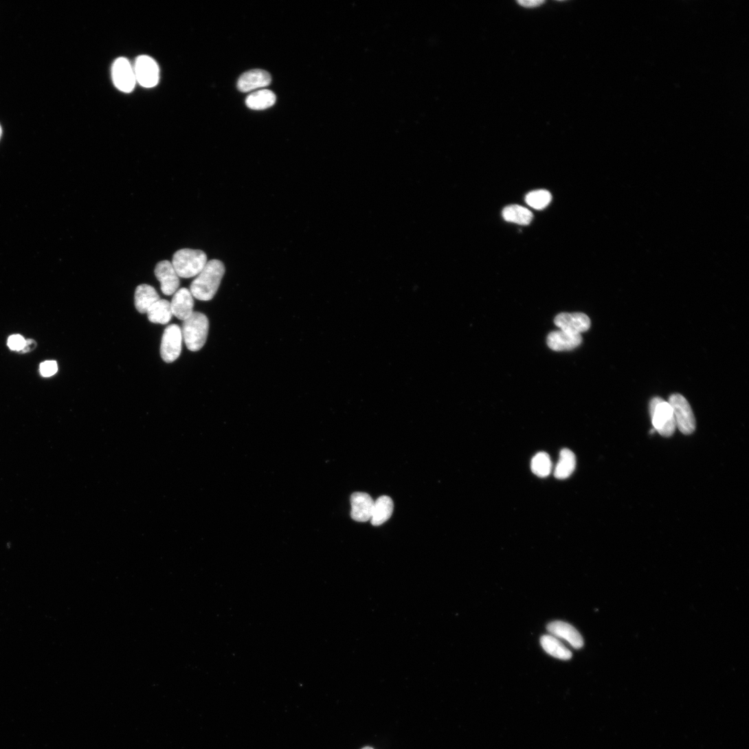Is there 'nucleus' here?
I'll list each match as a JSON object with an SVG mask.
<instances>
[{
  "label": "nucleus",
  "mask_w": 749,
  "mask_h": 749,
  "mask_svg": "<svg viewBox=\"0 0 749 749\" xmlns=\"http://www.w3.org/2000/svg\"><path fill=\"white\" fill-rule=\"evenodd\" d=\"M552 465L548 454L544 452L537 454L533 459L531 469L533 472L540 478L548 477L552 471Z\"/></svg>",
  "instance_id": "5701e85b"
},
{
  "label": "nucleus",
  "mask_w": 749,
  "mask_h": 749,
  "mask_svg": "<svg viewBox=\"0 0 749 749\" xmlns=\"http://www.w3.org/2000/svg\"><path fill=\"white\" fill-rule=\"evenodd\" d=\"M209 331L207 317L200 313H194L183 321L181 332L187 348L193 352L201 350L205 345Z\"/></svg>",
  "instance_id": "f03ea898"
},
{
  "label": "nucleus",
  "mask_w": 749,
  "mask_h": 749,
  "mask_svg": "<svg viewBox=\"0 0 749 749\" xmlns=\"http://www.w3.org/2000/svg\"><path fill=\"white\" fill-rule=\"evenodd\" d=\"M517 3L520 6H522L523 8H535L539 7L541 5L544 4L545 2L544 1H536V0H534V1H518Z\"/></svg>",
  "instance_id": "cd10ccee"
},
{
  "label": "nucleus",
  "mask_w": 749,
  "mask_h": 749,
  "mask_svg": "<svg viewBox=\"0 0 749 749\" xmlns=\"http://www.w3.org/2000/svg\"><path fill=\"white\" fill-rule=\"evenodd\" d=\"M394 511L392 499L387 495L380 497L374 501L370 522L373 526H380L392 516Z\"/></svg>",
  "instance_id": "f3484780"
},
{
  "label": "nucleus",
  "mask_w": 749,
  "mask_h": 749,
  "mask_svg": "<svg viewBox=\"0 0 749 749\" xmlns=\"http://www.w3.org/2000/svg\"><path fill=\"white\" fill-rule=\"evenodd\" d=\"M502 216L506 221L519 225H529L533 218V213L526 208L518 205L506 206L502 210Z\"/></svg>",
  "instance_id": "412c9836"
},
{
  "label": "nucleus",
  "mask_w": 749,
  "mask_h": 749,
  "mask_svg": "<svg viewBox=\"0 0 749 749\" xmlns=\"http://www.w3.org/2000/svg\"><path fill=\"white\" fill-rule=\"evenodd\" d=\"M552 201V195L550 192L545 190L533 191L528 193L526 197V203L535 210H544Z\"/></svg>",
  "instance_id": "b1692460"
},
{
  "label": "nucleus",
  "mask_w": 749,
  "mask_h": 749,
  "mask_svg": "<svg viewBox=\"0 0 749 749\" xmlns=\"http://www.w3.org/2000/svg\"><path fill=\"white\" fill-rule=\"evenodd\" d=\"M224 273L225 267L222 262L219 260L208 261L190 285L192 296L200 301H210L218 291Z\"/></svg>",
  "instance_id": "f257e3e1"
},
{
  "label": "nucleus",
  "mask_w": 749,
  "mask_h": 749,
  "mask_svg": "<svg viewBox=\"0 0 749 749\" xmlns=\"http://www.w3.org/2000/svg\"><path fill=\"white\" fill-rule=\"evenodd\" d=\"M155 275L161 282V287L165 295L175 294L179 288L180 280L172 264L168 260L159 262L155 268Z\"/></svg>",
  "instance_id": "9d476101"
},
{
  "label": "nucleus",
  "mask_w": 749,
  "mask_h": 749,
  "mask_svg": "<svg viewBox=\"0 0 749 749\" xmlns=\"http://www.w3.org/2000/svg\"><path fill=\"white\" fill-rule=\"evenodd\" d=\"M2 135H3V128H2L1 125H0V138H1Z\"/></svg>",
  "instance_id": "c85d7f7f"
},
{
  "label": "nucleus",
  "mask_w": 749,
  "mask_h": 749,
  "mask_svg": "<svg viewBox=\"0 0 749 749\" xmlns=\"http://www.w3.org/2000/svg\"><path fill=\"white\" fill-rule=\"evenodd\" d=\"M541 645L550 656L563 660H570L572 652L558 638L552 635H546L541 638Z\"/></svg>",
  "instance_id": "6ab92c4d"
},
{
  "label": "nucleus",
  "mask_w": 749,
  "mask_h": 749,
  "mask_svg": "<svg viewBox=\"0 0 749 749\" xmlns=\"http://www.w3.org/2000/svg\"><path fill=\"white\" fill-rule=\"evenodd\" d=\"M582 343L581 335L571 334L562 331L550 333L547 344L555 351L570 350L577 348Z\"/></svg>",
  "instance_id": "2eb2a0df"
},
{
  "label": "nucleus",
  "mask_w": 749,
  "mask_h": 749,
  "mask_svg": "<svg viewBox=\"0 0 749 749\" xmlns=\"http://www.w3.org/2000/svg\"><path fill=\"white\" fill-rule=\"evenodd\" d=\"M576 468V457L569 449H563L560 453L559 460L557 465L555 476L559 480L568 478L574 471Z\"/></svg>",
  "instance_id": "4be33fe9"
},
{
  "label": "nucleus",
  "mask_w": 749,
  "mask_h": 749,
  "mask_svg": "<svg viewBox=\"0 0 749 749\" xmlns=\"http://www.w3.org/2000/svg\"><path fill=\"white\" fill-rule=\"evenodd\" d=\"M160 299L158 292L151 285L142 284L137 287L135 289V306L136 310L141 314L146 313L148 310Z\"/></svg>",
  "instance_id": "dca6fc26"
},
{
  "label": "nucleus",
  "mask_w": 749,
  "mask_h": 749,
  "mask_svg": "<svg viewBox=\"0 0 749 749\" xmlns=\"http://www.w3.org/2000/svg\"><path fill=\"white\" fill-rule=\"evenodd\" d=\"M136 82L144 88L156 87L159 81V67L157 62L148 56H139L134 67Z\"/></svg>",
  "instance_id": "423d86ee"
},
{
  "label": "nucleus",
  "mask_w": 749,
  "mask_h": 749,
  "mask_svg": "<svg viewBox=\"0 0 749 749\" xmlns=\"http://www.w3.org/2000/svg\"><path fill=\"white\" fill-rule=\"evenodd\" d=\"M25 339L20 335L11 336L8 339V346L11 350L19 352L25 344Z\"/></svg>",
  "instance_id": "a878e982"
},
{
  "label": "nucleus",
  "mask_w": 749,
  "mask_h": 749,
  "mask_svg": "<svg viewBox=\"0 0 749 749\" xmlns=\"http://www.w3.org/2000/svg\"><path fill=\"white\" fill-rule=\"evenodd\" d=\"M649 411L653 429L663 437L671 436L677 426L669 403L659 397L653 398L650 403Z\"/></svg>",
  "instance_id": "20e7f679"
},
{
  "label": "nucleus",
  "mask_w": 749,
  "mask_h": 749,
  "mask_svg": "<svg viewBox=\"0 0 749 749\" xmlns=\"http://www.w3.org/2000/svg\"><path fill=\"white\" fill-rule=\"evenodd\" d=\"M170 304L173 315L180 320L185 321L194 313L193 296L187 288L178 289Z\"/></svg>",
  "instance_id": "f8f14e48"
},
{
  "label": "nucleus",
  "mask_w": 749,
  "mask_h": 749,
  "mask_svg": "<svg viewBox=\"0 0 749 749\" xmlns=\"http://www.w3.org/2000/svg\"><path fill=\"white\" fill-rule=\"evenodd\" d=\"M57 370V363L54 360L44 361L40 366V371L43 377H51L56 373Z\"/></svg>",
  "instance_id": "393cba45"
},
{
  "label": "nucleus",
  "mask_w": 749,
  "mask_h": 749,
  "mask_svg": "<svg viewBox=\"0 0 749 749\" xmlns=\"http://www.w3.org/2000/svg\"><path fill=\"white\" fill-rule=\"evenodd\" d=\"M555 325L561 331L571 334L581 335L590 327V320L583 313H561L555 320Z\"/></svg>",
  "instance_id": "1a4fd4ad"
},
{
  "label": "nucleus",
  "mask_w": 749,
  "mask_h": 749,
  "mask_svg": "<svg viewBox=\"0 0 749 749\" xmlns=\"http://www.w3.org/2000/svg\"><path fill=\"white\" fill-rule=\"evenodd\" d=\"M362 749H373V748H371V747L366 746V747L363 748Z\"/></svg>",
  "instance_id": "c756f323"
},
{
  "label": "nucleus",
  "mask_w": 749,
  "mask_h": 749,
  "mask_svg": "<svg viewBox=\"0 0 749 749\" xmlns=\"http://www.w3.org/2000/svg\"><path fill=\"white\" fill-rule=\"evenodd\" d=\"M668 403L672 408L677 427L684 434H693L696 429V420L686 398L680 394H674L669 397Z\"/></svg>",
  "instance_id": "39448f33"
},
{
  "label": "nucleus",
  "mask_w": 749,
  "mask_h": 749,
  "mask_svg": "<svg viewBox=\"0 0 749 749\" xmlns=\"http://www.w3.org/2000/svg\"><path fill=\"white\" fill-rule=\"evenodd\" d=\"M374 501L366 493L356 492L350 497L351 517L357 521L365 522L370 519Z\"/></svg>",
  "instance_id": "ddd939ff"
},
{
  "label": "nucleus",
  "mask_w": 749,
  "mask_h": 749,
  "mask_svg": "<svg viewBox=\"0 0 749 749\" xmlns=\"http://www.w3.org/2000/svg\"><path fill=\"white\" fill-rule=\"evenodd\" d=\"M112 77L116 88L124 93L132 92L137 82L134 69L129 61L122 57L113 63Z\"/></svg>",
  "instance_id": "6e6552de"
},
{
  "label": "nucleus",
  "mask_w": 749,
  "mask_h": 749,
  "mask_svg": "<svg viewBox=\"0 0 749 749\" xmlns=\"http://www.w3.org/2000/svg\"><path fill=\"white\" fill-rule=\"evenodd\" d=\"M271 83L269 72L262 69H253L244 73L238 82V89L243 93L265 88Z\"/></svg>",
  "instance_id": "9b49d317"
},
{
  "label": "nucleus",
  "mask_w": 749,
  "mask_h": 749,
  "mask_svg": "<svg viewBox=\"0 0 749 749\" xmlns=\"http://www.w3.org/2000/svg\"><path fill=\"white\" fill-rule=\"evenodd\" d=\"M276 101V95L272 91L263 89L249 95L246 99V104L252 110L263 111L273 107Z\"/></svg>",
  "instance_id": "aec40b11"
},
{
  "label": "nucleus",
  "mask_w": 749,
  "mask_h": 749,
  "mask_svg": "<svg viewBox=\"0 0 749 749\" xmlns=\"http://www.w3.org/2000/svg\"><path fill=\"white\" fill-rule=\"evenodd\" d=\"M550 635L567 641L573 648L581 649L583 640L579 631L572 625L562 621H555L548 625Z\"/></svg>",
  "instance_id": "4468645a"
},
{
  "label": "nucleus",
  "mask_w": 749,
  "mask_h": 749,
  "mask_svg": "<svg viewBox=\"0 0 749 749\" xmlns=\"http://www.w3.org/2000/svg\"><path fill=\"white\" fill-rule=\"evenodd\" d=\"M146 314L150 322L163 325L168 324L173 316L171 304L166 299H160L148 310Z\"/></svg>",
  "instance_id": "a211bd4d"
},
{
  "label": "nucleus",
  "mask_w": 749,
  "mask_h": 749,
  "mask_svg": "<svg viewBox=\"0 0 749 749\" xmlns=\"http://www.w3.org/2000/svg\"><path fill=\"white\" fill-rule=\"evenodd\" d=\"M207 262V256L203 251L183 249L174 254L172 264L179 278H190L197 276Z\"/></svg>",
  "instance_id": "7ed1b4c3"
},
{
  "label": "nucleus",
  "mask_w": 749,
  "mask_h": 749,
  "mask_svg": "<svg viewBox=\"0 0 749 749\" xmlns=\"http://www.w3.org/2000/svg\"><path fill=\"white\" fill-rule=\"evenodd\" d=\"M183 335L181 328L175 324L168 326L163 335L161 355L167 363L177 359L182 350Z\"/></svg>",
  "instance_id": "0eeeda50"
},
{
  "label": "nucleus",
  "mask_w": 749,
  "mask_h": 749,
  "mask_svg": "<svg viewBox=\"0 0 749 749\" xmlns=\"http://www.w3.org/2000/svg\"><path fill=\"white\" fill-rule=\"evenodd\" d=\"M36 347L37 343L35 340L28 339L25 341V344L23 348L21 349V350L19 351V353L22 354L30 353L34 350Z\"/></svg>",
  "instance_id": "bb28decb"
}]
</instances>
